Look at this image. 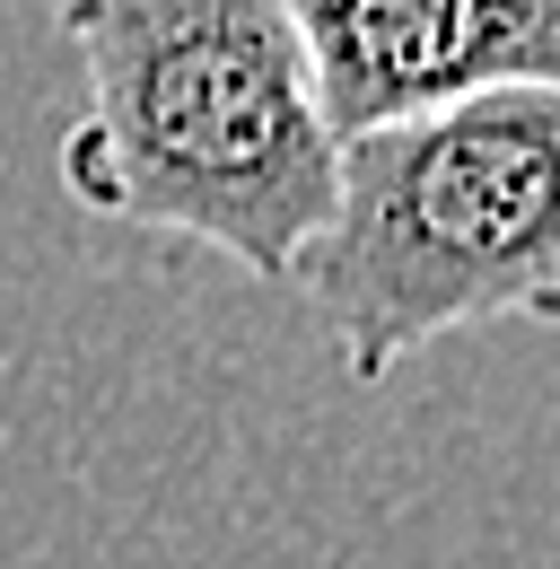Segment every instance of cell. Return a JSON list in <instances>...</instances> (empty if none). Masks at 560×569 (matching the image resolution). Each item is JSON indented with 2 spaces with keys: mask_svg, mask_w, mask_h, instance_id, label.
I'll use <instances>...</instances> for the list:
<instances>
[{
  "mask_svg": "<svg viewBox=\"0 0 560 569\" xmlns=\"http://www.w3.org/2000/svg\"><path fill=\"white\" fill-rule=\"evenodd\" d=\"M88 114L62 184L106 219L193 237L237 272L298 289L333 219L342 132L280 0H62Z\"/></svg>",
  "mask_w": 560,
  "mask_h": 569,
  "instance_id": "1",
  "label": "cell"
},
{
  "mask_svg": "<svg viewBox=\"0 0 560 569\" xmlns=\"http://www.w3.org/2000/svg\"><path fill=\"white\" fill-rule=\"evenodd\" d=\"M298 289L359 386L456 325H560V88H482L350 132Z\"/></svg>",
  "mask_w": 560,
  "mask_h": 569,
  "instance_id": "2",
  "label": "cell"
},
{
  "mask_svg": "<svg viewBox=\"0 0 560 569\" xmlns=\"http://www.w3.org/2000/svg\"><path fill=\"white\" fill-rule=\"evenodd\" d=\"M333 132H377L482 88H560V0H280Z\"/></svg>",
  "mask_w": 560,
  "mask_h": 569,
  "instance_id": "3",
  "label": "cell"
},
{
  "mask_svg": "<svg viewBox=\"0 0 560 569\" xmlns=\"http://www.w3.org/2000/svg\"><path fill=\"white\" fill-rule=\"evenodd\" d=\"M53 9H62V0H53Z\"/></svg>",
  "mask_w": 560,
  "mask_h": 569,
  "instance_id": "4",
  "label": "cell"
}]
</instances>
